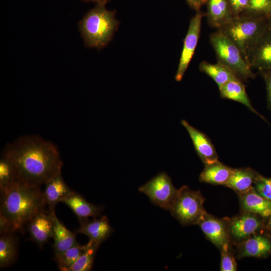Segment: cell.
Here are the masks:
<instances>
[{"label": "cell", "instance_id": "cell-1", "mask_svg": "<svg viewBox=\"0 0 271 271\" xmlns=\"http://www.w3.org/2000/svg\"><path fill=\"white\" fill-rule=\"evenodd\" d=\"M3 155L14 165L18 180L40 187L61 173L59 153L51 142L36 135L21 137L8 144Z\"/></svg>", "mask_w": 271, "mask_h": 271}, {"label": "cell", "instance_id": "cell-2", "mask_svg": "<svg viewBox=\"0 0 271 271\" xmlns=\"http://www.w3.org/2000/svg\"><path fill=\"white\" fill-rule=\"evenodd\" d=\"M46 205L40 187L18 181L1 193L0 213L12 223L16 231L21 230Z\"/></svg>", "mask_w": 271, "mask_h": 271}, {"label": "cell", "instance_id": "cell-3", "mask_svg": "<svg viewBox=\"0 0 271 271\" xmlns=\"http://www.w3.org/2000/svg\"><path fill=\"white\" fill-rule=\"evenodd\" d=\"M115 12L105 5H96L79 23V29L86 47L101 49L112 40L119 22Z\"/></svg>", "mask_w": 271, "mask_h": 271}, {"label": "cell", "instance_id": "cell-4", "mask_svg": "<svg viewBox=\"0 0 271 271\" xmlns=\"http://www.w3.org/2000/svg\"><path fill=\"white\" fill-rule=\"evenodd\" d=\"M269 18L242 14L217 30L236 45L247 62L250 50L269 29Z\"/></svg>", "mask_w": 271, "mask_h": 271}, {"label": "cell", "instance_id": "cell-5", "mask_svg": "<svg viewBox=\"0 0 271 271\" xmlns=\"http://www.w3.org/2000/svg\"><path fill=\"white\" fill-rule=\"evenodd\" d=\"M210 40L218 62L230 69L242 82L255 77L239 48L220 30L211 34Z\"/></svg>", "mask_w": 271, "mask_h": 271}, {"label": "cell", "instance_id": "cell-6", "mask_svg": "<svg viewBox=\"0 0 271 271\" xmlns=\"http://www.w3.org/2000/svg\"><path fill=\"white\" fill-rule=\"evenodd\" d=\"M204 198L200 191L183 186L178 190L170 209L171 214L184 225L197 224L207 213L204 209Z\"/></svg>", "mask_w": 271, "mask_h": 271}, {"label": "cell", "instance_id": "cell-7", "mask_svg": "<svg viewBox=\"0 0 271 271\" xmlns=\"http://www.w3.org/2000/svg\"><path fill=\"white\" fill-rule=\"evenodd\" d=\"M139 190L145 194L156 205L170 210L177 195V190L170 177L162 172L144 185Z\"/></svg>", "mask_w": 271, "mask_h": 271}, {"label": "cell", "instance_id": "cell-8", "mask_svg": "<svg viewBox=\"0 0 271 271\" xmlns=\"http://www.w3.org/2000/svg\"><path fill=\"white\" fill-rule=\"evenodd\" d=\"M202 17L203 14L198 11L190 20L175 76L177 81L182 79L194 55L200 37Z\"/></svg>", "mask_w": 271, "mask_h": 271}, {"label": "cell", "instance_id": "cell-9", "mask_svg": "<svg viewBox=\"0 0 271 271\" xmlns=\"http://www.w3.org/2000/svg\"><path fill=\"white\" fill-rule=\"evenodd\" d=\"M55 211L42 210L28 222V228L32 240L42 247L53 237Z\"/></svg>", "mask_w": 271, "mask_h": 271}, {"label": "cell", "instance_id": "cell-10", "mask_svg": "<svg viewBox=\"0 0 271 271\" xmlns=\"http://www.w3.org/2000/svg\"><path fill=\"white\" fill-rule=\"evenodd\" d=\"M181 123L187 130L196 152L202 162L205 165H208L218 161L217 152L209 138L186 120H181Z\"/></svg>", "mask_w": 271, "mask_h": 271}, {"label": "cell", "instance_id": "cell-11", "mask_svg": "<svg viewBox=\"0 0 271 271\" xmlns=\"http://www.w3.org/2000/svg\"><path fill=\"white\" fill-rule=\"evenodd\" d=\"M247 62L258 71L271 69V29H269L250 50Z\"/></svg>", "mask_w": 271, "mask_h": 271}, {"label": "cell", "instance_id": "cell-12", "mask_svg": "<svg viewBox=\"0 0 271 271\" xmlns=\"http://www.w3.org/2000/svg\"><path fill=\"white\" fill-rule=\"evenodd\" d=\"M206 237L220 248L229 243V231L224 222L208 213L197 224Z\"/></svg>", "mask_w": 271, "mask_h": 271}, {"label": "cell", "instance_id": "cell-13", "mask_svg": "<svg viewBox=\"0 0 271 271\" xmlns=\"http://www.w3.org/2000/svg\"><path fill=\"white\" fill-rule=\"evenodd\" d=\"M261 225L256 214L245 212L230 221L228 231L236 239H245L257 232Z\"/></svg>", "mask_w": 271, "mask_h": 271}, {"label": "cell", "instance_id": "cell-14", "mask_svg": "<svg viewBox=\"0 0 271 271\" xmlns=\"http://www.w3.org/2000/svg\"><path fill=\"white\" fill-rule=\"evenodd\" d=\"M43 194L48 209L54 210L55 205L73 191L65 183L61 173L54 176L44 184Z\"/></svg>", "mask_w": 271, "mask_h": 271}, {"label": "cell", "instance_id": "cell-15", "mask_svg": "<svg viewBox=\"0 0 271 271\" xmlns=\"http://www.w3.org/2000/svg\"><path fill=\"white\" fill-rule=\"evenodd\" d=\"M61 202L72 210L80 223L87 220L90 217L95 218L99 216L102 210V207L87 202L82 196L74 191Z\"/></svg>", "mask_w": 271, "mask_h": 271}, {"label": "cell", "instance_id": "cell-16", "mask_svg": "<svg viewBox=\"0 0 271 271\" xmlns=\"http://www.w3.org/2000/svg\"><path fill=\"white\" fill-rule=\"evenodd\" d=\"M77 233L84 234L89 238V241L101 244L111 235L112 228L106 216L99 219L94 218L92 221L86 220L80 223Z\"/></svg>", "mask_w": 271, "mask_h": 271}, {"label": "cell", "instance_id": "cell-17", "mask_svg": "<svg viewBox=\"0 0 271 271\" xmlns=\"http://www.w3.org/2000/svg\"><path fill=\"white\" fill-rule=\"evenodd\" d=\"M271 253V241L266 236L252 234L242 242L239 249L240 257H265Z\"/></svg>", "mask_w": 271, "mask_h": 271}, {"label": "cell", "instance_id": "cell-18", "mask_svg": "<svg viewBox=\"0 0 271 271\" xmlns=\"http://www.w3.org/2000/svg\"><path fill=\"white\" fill-rule=\"evenodd\" d=\"M239 196L241 207L245 212L262 217L271 216V201L259 194L254 188Z\"/></svg>", "mask_w": 271, "mask_h": 271}, {"label": "cell", "instance_id": "cell-19", "mask_svg": "<svg viewBox=\"0 0 271 271\" xmlns=\"http://www.w3.org/2000/svg\"><path fill=\"white\" fill-rule=\"evenodd\" d=\"M259 174L250 168L233 169L232 174L225 185L237 193H245L254 188Z\"/></svg>", "mask_w": 271, "mask_h": 271}, {"label": "cell", "instance_id": "cell-20", "mask_svg": "<svg viewBox=\"0 0 271 271\" xmlns=\"http://www.w3.org/2000/svg\"><path fill=\"white\" fill-rule=\"evenodd\" d=\"M208 20L209 25L219 29L234 17L228 0H209Z\"/></svg>", "mask_w": 271, "mask_h": 271}, {"label": "cell", "instance_id": "cell-21", "mask_svg": "<svg viewBox=\"0 0 271 271\" xmlns=\"http://www.w3.org/2000/svg\"><path fill=\"white\" fill-rule=\"evenodd\" d=\"M219 89L222 98L232 100L243 104L251 112L266 121L265 117L259 113L252 105L242 81H229L223 84Z\"/></svg>", "mask_w": 271, "mask_h": 271}, {"label": "cell", "instance_id": "cell-22", "mask_svg": "<svg viewBox=\"0 0 271 271\" xmlns=\"http://www.w3.org/2000/svg\"><path fill=\"white\" fill-rule=\"evenodd\" d=\"M233 170V168L228 167L219 161L205 165L203 170L200 174L199 180L201 182L225 186Z\"/></svg>", "mask_w": 271, "mask_h": 271}, {"label": "cell", "instance_id": "cell-23", "mask_svg": "<svg viewBox=\"0 0 271 271\" xmlns=\"http://www.w3.org/2000/svg\"><path fill=\"white\" fill-rule=\"evenodd\" d=\"M55 255L62 253L70 248L78 244L76 235L68 230L54 214L53 237Z\"/></svg>", "mask_w": 271, "mask_h": 271}, {"label": "cell", "instance_id": "cell-24", "mask_svg": "<svg viewBox=\"0 0 271 271\" xmlns=\"http://www.w3.org/2000/svg\"><path fill=\"white\" fill-rule=\"evenodd\" d=\"M199 68L201 72L206 74L215 82L219 88L228 82L241 81L233 72L219 62L211 64L203 61Z\"/></svg>", "mask_w": 271, "mask_h": 271}, {"label": "cell", "instance_id": "cell-25", "mask_svg": "<svg viewBox=\"0 0 271 271\" xmlns=\"http://www.w3.org/2000/svg\"><path fill=\"white\" fill-rule=\"evenodd\" d=\"M14 233L1 235L0 267H7L14 262L17 254V240Z\"/></svg>", "mask_w": 271, "mask_h": 271}, {"label": "cell", "instance_id": "cell-26", "mask_svg": "<svg viewBox=\"0 0 271 271\" xmlns=\"http://www.w3.org/2000/svg\"><path fill=\"white\" fill-rule=\"evenodd\" d=\"M100 243L89 241L83 253L67 271H88L93 266L95 253Z\"/></svg>", "mask_w": 271, "mask_h": 271}, {"label": "cell", "instance_id": "cell-27", "mask_svg": "<svg viewBox=\"0 0 271 271\" xmlns=\"http://www.w3.org/2000/svg\"><path fill=\"white\" fill-rule=\"evenodd\" d=\"M19 181L15 168L12 162L2 155L0 160V190L3 193Z\"/></svg>", "mask_w": 271, "mask_h": 271}, {"label": "cell", "instance_id": "cell-28", "mask_svg": "<svg viewBox=\"0 0 271 271\" xmlns=\"http://www.w3.org/2000/svg\"><path fill=\"white\" fill-rule=\"evenodd\" d=\"M86 244L76 245L65 251L55 254V259L60 270L67 271L72 265L85 250Z\"/></svg>", "mask_w": 271, "mask_h": 271}, {"label": "cell", "instance_id": "cell-29", "mask_svg": "<svg viewBox=\"0 0 271 271\" xmlns=\"http://www.w3.org/2000/svg\"><path fill=\"white\" fill-rule=\"evenodd\" d=\"M242 14L270 18L271 0H249L248 8Z\"/></svg>", "mask_w": 271, "mask_h": 271}, {"label": "cell", "instance_id": "cell-30", "mask_svg": "<svg viewBox=\"0 0 271 271\" xmlns=\"http://www.w3.org/2000/svg\"><path fill=\"white\" fill-rule=\"evenodd\" d=\"M220 270L235 271L237 270V264L229 250V243L224 244L221 248Z\"/></svg>", "mask_w": 271, "mask_h": 271}, {"label": "cell", "instance_id": "cell-31", "mask_svg": "<svg viewBox=\"0 0 271 271\" xmlns=\"http://www.w3.org/2000/svg\"><path fill=\"white\" fill-rule=\"evenodd\" d=\"M254 189L259 194L271 201V178L259 175L254 183Z\"/></svg>", "mask_w": 271, "mask_h": 271}, {"label": "cell", "instance_id": "cell-32", "mask_svg": "<svg viewBox=\"0 0 271 271\" xmlns=\"http://www.w3.org/2000/svg\"><path fill=\"white\" fill-rule=\"evenodd\" d=\"M230 8L234 17H237L248 8L249 0H228Z\"/></svg>", "mask_w": 271, "mask_h": 271}, {"label": "cell", "instance_id": "cell-33", "mask_svg": "<svg viewBox=\"0 0 271 271\" xmlns=\"http://www.w3.org/2000/svg\"><path fill=\"white\" fill-rule=\"evenodd\" d=\"M259 72L265 84L267 106L268 109L271 110V69L261 70Z\"/></svg>", "mask_w": 271, "mask_h": 271}, {"label": "cell", "instance_id": "cell-34", "mask_svg": "<svg viewBox=\"0 0 271 271\" xmlns=\"http://www.w3.org/2000/svg\"><path fill=\"white\" fill-rule=\"evenodd\" d=\"M16 232L13 225L2 214L0 213V234L1 235L14 233Z\"/></svg>", "mask_w": 271, "mask_h": 271}, {"label": "cell", "instance_id": "cell-35", "mask_svg": "<svg viewBox=\"0 0 271 271\" xmlns=\"http://www.w3.org/2000/svg\"><path fill=\"white\" fill-rule=\"evenodd\" d=\"M186 1L192 9L198 12L207 0H186Z\"/></svg>", "mask_w": 271, "mask_h": 271}, {"label": "cell", "instance_id": "cell-36", "mask_svg": "<svg viewBox=\"0 0 271 271\" xmlns=\"http://www.w3.org/2000/svg\"><path fill=\"white\" fill-rule=\"evenodd\" d=\"M85 2H93L96 5H105L109 0H82Z\"/></svg>", "mask_w": 271, "mask_h": 271}, {"label": "cell", "instance_id": "cell-37", "mask_svg": "<svg viewBox=\"0 0 271 271\" xmlns=\"http://www.w3.org/2000/svg\"><path fill=\"white\" fill-rule=\"evenodd\" d=\"M269 21H270V23H269V29H271V17H270V18H269Z\"/></svg>", "mask_w": 271, "mask_h": 271}, {"label": "cell", "instance_id": "cell-38", "mask_svg": "<svg viewBox=\"0 0 271 271\" xmlns=\"http://www.w3.org/2000/svg\"><path fill=\"white\" fill-rule=\"evenodd\" d=\"M269 225L271 226V218H270V220H269Z\"/></svg>", "mask_w": 271, "mask_h": 271}]
</instances>
